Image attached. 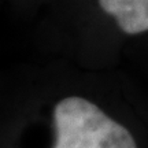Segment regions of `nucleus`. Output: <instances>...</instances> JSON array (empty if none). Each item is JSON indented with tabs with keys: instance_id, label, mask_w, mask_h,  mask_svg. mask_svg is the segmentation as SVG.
<instances>
[{
	"instance_id": "f257e3e1",
	"label": "nucleus",
	"mask_w": 148,
	"mask_h": 148,
	"mask_svg": "<svg viewBox=\"0 0 148 148\" xmlns=\"http://www.w3.org/2000/svg\"><path fill=\"white\" fill-rule=\"evenodd\" d=\"M44 148H147L136 130L88 97L59 99Z\"/></svg>"
},
{
	"instance_id": "f03ea898",
	"label": "nucleus",
	"mask_w": 148,
	"mask_h": 148,
	"mask_svg": "<svg viewBox=\"0 0 148 148\" xmlns=\"http://www.w3.org/2000/svg\"><path fill=\"white\" fill-rule=\"evenodd\" d=\"M97 3L122 33L129 36L148 33V0H97Z\"/></svg>"
}]
</instances>
